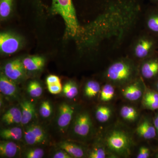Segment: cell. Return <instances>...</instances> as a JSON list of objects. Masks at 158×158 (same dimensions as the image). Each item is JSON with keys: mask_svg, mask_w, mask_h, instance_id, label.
I'll list each match as a JSON object with an SVG mask.
<instances>
[{"mask_svg": "<svg viewBox=\"0 0 158 158\" xmlns=\"http://www.w3.org/2000/svg\"><path fill=\"white\" fill-rule=\"evenodd\" d=\"M158 47V38L151 34L139 37L133 47V53L136 58L144 59L151 56Z\"/></svg>", "mask_w": 158, "mask_h": 158, "instance_id": "6da1fadb", "label": "cell"}, {"mask_svg": "<svg viewBox=\"0 0 158 158\" xmlns=\"http://www.w3.org/2000/svg\"><path fill=\"white\" fill-rule=\"evenodd\" d=\"M134 68L129 62L124 60L116 61L110 65L106 72L107 77L112 81L123 83L132 77Z\"/></svg>", "mask_w": 158, "mask_h": 158, "instance_id": "7a4b0ae2", "label": "cell"}, {"mask_svg": "<svg viewBox=\"0 0 158 158\" xmlns=\"http://www.w3.org/2000/svg\"><path fill=\"white\" fill-rule=\"evenodd\" d=\"M52 11L62 16L66 27H71L77 22L72 0H52Z\"/></svg>", "mask_w": 158, "mask_h": 158, "instance_id": "3957f363", "label": "cell"}, {"mask_svg": "<svg viewBox=\"0 0 158 158\" xmlns=\"http://www.w3.org/2000/svg\"><path fill=\"white\" fill-rule=\"evenodd\" d=\"M106 143L110 150L119 154L129 152L131 141L128 136L121 131H114L106 138Z\"/></svg>", "mask_w": 158, "mask_h": 158, "instance_id": "277c9868", "label": "cell"}, {"mask_svg": "<svg viewBox=\"0 0 158 158\" xmlns=\"http://www.w3.org/2000/svg\"><path fill=\"white\" fill-rule=\"evenodd\" d=\"M24 138L27 144L36 145L43 144L46 141L45 132L41 127L37 125H31L26 128Z\"/></svg>", "mask_w": 158, "mask_h": 158, "instance_id": "5b68a950", "label": "cell"}, {"mask_svg": "<svg viewBox=\"0 0 158 158\" xmlns=\"http://www.w3.org/2000/svg\"><path fill=\"white\" fill-rule=\"evenodd\" d=\"M21 45V40L16 35L9 33L0 34V49L3 53H14L18 50Z\"/></svg>", "mask_w": 158, "mask_h": 158, "instance_id": "8992f818", "label": "cell"}, {"mask_svg": "<svg viewBox=\"0 0 158 158\" xmlns=\"http://www.w3.org/2000/svg\"><path fill=\"white\" fill-rule=\"evenodd\" d=\"M92 127V122L89 114L83 112L77 115L74 120L73 131L76 135L85 137L89 135Z\"/></svg>", "mask_w": 158, "mask_h": 158, "instance_id": "52a82bcc", "label": "cell"}, {"mask_svg": "<svg viewBox=\"0 0 158 158\" xmlns=\"http://www.w3.org/2000/svg\"><path fill=\"white\" fill-rule=\"evenodd\" d=\"M74 107L73 106L64 102L59 107L57 117V125L59 129L65 131L69 126L74 113Z\"/></svg>", "mask_w": 158, "mask_h": 158, "instance_id": "ba28073f", "label": "cell"}, {"mask_svg": "<svg viewBox=\"0 0 158 158\" xmlns=\"http://www.w3.org/2000/svg\"><path fill=\"white\" fill-rule=\"evenodd\" d=\"M25 69L20 59H16L9 62L4 67V73L9 79L17 81L24 76Z\"/></svg>", "mask_w": 158, "mask_h": 158, "instance_id": "9c48e42d", "label": "cell"}, {"mask_svg": "<svg viewBox=\"0 0 158 158\" xmlns=\"http://www.w3.org/2000/svg\"><path fill=\"white\" fill-rule=\"evenodd\" d=\"M145 26L150 34L158 38V6L154 5L146 13Z\"/></svg>", "mask_w": 158, "mask_h": 158, "instance_id": "30bf717a", "label": "cell"}, {"mask_svg": "<svg viewBox=\"0 0 158 158\" xmlns=\"http://www.w3.org/2000/svg\"><path fill=\"white\" fill-rule=\"evenodd\" d=\"M0 91L4 95L10 97H16L18 94L17 87L14 81L3 72L0 75Z\"/></svg>", "mask_w": 158, "mask_h": 158, "instance_id": "8fae6325", "label": "cell"}, {"mask_svg": "<svg viewBox=\"0 0 158 158\" xmlns=\"http://www.w3.org/2000/svg\"><path fill=\"white\" fill-rule=\"evenodd\" d=\"M141 73L146 79H151L158 74V59L152 58L148 59L142 64Z\"/></svg>", "mask_w": 158, "mask_h": 158, "instance_id": "7c38bea8", "label": "cell"}, {"mask_svg": "<svg viewBox=\"0 0 158 158\" xmlns=\"http://www.w3.org/2000/svg\"><path fill=\"white\" fill-rule=\"evenodd\" d=\"M21 108V124L26 125L29 123L34 118L35 115V105L28 100H25L20 103Z\"/></svg>", "mask_w": 158, "mask_h": 158, "instance_id": "4fadbf2b", "label": "cell"}, {"mask_svg": "<svg viewBox=\"0 0 158 158\" xmlns=\"http://www.w3.org/2000/svg\"><path fill=\"white\" fill-rule=\"evenodd\" d=\"M22 119L21 110L15 107L8 110L2 117V121L6 125L21 123Z\"/></svg>", "mask_w": 158, "mask_h": 158, "instance_id": "5bb4252c", "label": "cell"}, {"mask_svg": "<svg viewBox=\"0 0 158 158\" xmlns=\"http://www.w3.org/2000/svg\"><path fill=\"white\" fill-rule=\"evenodd\" d=\"M137 132L140 137L145 139H151L156 136V129L149 121L145 120L137 127Z\"/></svg>", "mask_w": 158, "mask_h": 158, "instance_id": "9a60e30c", "label": "cell"}, {"mask_svg": "<svg viewBox=\"0 0 158 158\" xmlns=\"http://www.w3.org/2000/svg\"><path fill=\"white\" fill-rule=\"evenodd\" d=\"M22 62L26 70L30 71L40 70L45 64L44 59L38 56L27 57Z\"/></svg>", "mask_w": 158, "mask_h": 158, "instance_id": "2e32d148", "label": "cell"}, {"mask_svg": "<svg viewBox=\"0 0 158 158\" xmlns=\"http://www.w3.org/2000/svg\"><path fill=\"white\" fill-rule=\"evenodd\" d=\"M18 146L11 141H1L0 143V155L7 158L14 157L18 151Z\"/></svg>", "mask_w": 158, "mask_h": 158, "instance_id": "e0dca14e", "label": "cell"}, {"mask_svg": "<svg viewBox=\"0 0 158 158\" xmlns=\"http://www.w3.org/2000/svg\"><path fill=\"white\" fill-rule=\"evenodd\" d=\"M59 147L68 153L72 158H82L85 155V153L81 148L71 142L65 141L62 142L59 144Z\"/></svg>", "mask_w": 158, "mask_h": 158, "instance_id": "ac0fdd59", "label": "cell"}, {"mask_svg": "<svg viewBox=\"0 0 158 158\" xmlns=\"http://www.w3.org/2000/svg\"><path fill=\"white\" fill-rule=\"evenodd\" d=\"M0 135L6 141H18L22 138L23 131L19 127L5 129L1 131Z\"/></svg>", "mask_w": 158, "mask_h": 158, "instance_id": "d6986e66", "label": "cell"}, {"mask_svg": "<svg viewBox=\"0 0 158 158\" xmlns=\"http://www.w3.org/2000/svg\"><path fill=\"white\" fill-rule=\"evenodd\" d=\"M142 93L141 88L137 83L128 85L125 88L123 91L124 97L131 101H135L140 98Z\"/></svg>", "mask_w": 158, "mask_h": 158, "instance_id": "ffe728a7", "label": "cell"}, {"mask_svg": "<svg viewBox=\"0 0 158 158\" xmlns=\"http://www.w3.org/2000/svg\"><path fill=\"white\" fill-rule=\"evenodd\" d=\"M144 106L150 110L158 109V93L153 90H148L145 93L143 98Z\"/></svg>", "mask_w": 158, "mask_h": 158, "instance_id": "44dd1931", "label": "cell"}, {"mask_svg": "<svg viewBox=\"0 0 158 158\" xmlns=\"http://www.w3.org/2000/svg\"><path fill=\"white\" fill-rule=\"evenodd\" d=\"M100 90V86L98 82L90 81L87 82L85 88V94L88 98L96 96Z\"/></svg>", "mask_w": 158, "mask_h": 158, "instance_id": "7402d4cb", "label": "cell"}, {"mask_svg": "<svg viewBox=\"0 0 158 158\" xmlns=\"http://www.w3.org/2000/svg\"><path fill=\"white\" fill-rule=\"evenodd\" d=\"M63 93L67 98H74L78 94V89L75 83L72 81H69L65 83L63 86Z\"/></svg>", "mask_w": 158, "mask_h": 158, "instance_id": "603a6c76", "label": "cell"}, {"mask_svg": "<svg viewBox=\"0 0 158 158\" xmlns=\"http://www.w3.org/2000/svg\"><path fill=\"white\" fill-rule=\"evenodd\" d=\"M111 113V110L108 107L101 106L97 109L95 116L99 122L104 123L109 120Z\"/></svg>", "mask_w": 158, "mask_h": 158, "instance_id": "cb8c5ba5", "label": "cell"}, {"mask_svg": "<svg viewBox=\"0 0 158 158\" xmlns=\"http://www.w3.org/2000/svg\"><path fill=\"white\" fill-rule=\"evenodd\" d=\"M122 117L128 121H134L138 116V113L135 108L129 106H124L120 110Z\"/></svg>", "mask_w": 158, "mask_h": 158, "instance_id": "d4e9b609", "label": "cell"}, {"mask_svg": "<svg viewBox=\"0 0 158 158\" xmlns=\"http://www.w3.org/2000/svg\"><path fill=\"white\" fill-rule=\"evenodd\" d=\"M13 0H0V16L1 19H6L10 15Z\"/></svg>", "mask_w": 158, "mask_h": 158, "instance_id": "484cf974", "label": "cell"}, {"mask_svg": "<svg viewBox=\"0 0 158 158\" xmlns=\"http://www.w3.org/2000/svg\"><path fill=\"white\" fill-rule=\"evenodd\" d=\"M29 95L34 98H38L42 94L43 89L41 85L37 81H32L29 83L27 87Z\"/></svg>", "mask_w": 158, "mask_h": 158, "instance_id": "4316f807", "label": "cell"}, {"mask_svg": "<svg viewBox=\"0 0 158 158\" xmlns=\"http://www.w3.org/2000/svg\"><path fill=\"white\" fill-rule=\"evenodd\" d=\"M115 89L112 85L107 84L102 89L101 93V100L102 101H110L114 96Z\"/></svg>", "mask_w": 158, "mask_h": 158, "instance_id": "83f0119b", "label": "cell"}, {"mask_svg": "<svg viewBox=\"0 0 158 158\" xmlns=\"http://www.w3.org/2000/svg\"><path fill=\"white\" fill-rule=\"evenodd\" d=\"M52 112V105L49 101L43 102L39 109V113L43 118H47L50 116Z\"/></svg>", "mask_w": 158, "mask_h": 158, "instance_id": "f1b7e54d", "label": "cell"}, {"mask_svg": "<svg viewBox=\"0 0 158 158\" xmlns=\"http://www.w3.org/2000/svg\"><path fill=\"white\" fill-rule=\"evenodd\" d=\"M44 154V151L40 148H34L30 149L25 153L27 158H41Z\"/></svg>", "mask_w": 158, "mask_h": 158, "instance_id": "f546056e", "label": "cell"}, {"mask_svg": "<svg viewBox=\"0 0 158 158\" xmlns=\"http://www.w3.org/2000/svg\"><path fill=\"white\" fill-rule=\"evenodd\" d=\"M90 158H105L106 157V152L105 150L101 148H97L91 151L89 153Z\"/></svg>", "mask_w": 158, "mask_h": 158, "instance_id": "4dcf8cb0", "label": "cell"}, {"mask_svg": "<svg viewBox=\"0 0 158 158\" xmlns=\"http://www.w3.org/2000/svg\"><path fill=\"white\" fill-rule=\"evenodd\" d=\"M47 86L49 91L52 94L60 93L62 90L61 82L52 85H47Z\"/></svg>", "mask_w": 158, "mask_h": 158, "instance_id": "1f68e13d", "label": "cell"}, {"mask_svg": "<svg viewBox=\"0 0 158 158\" xmlns=\"http://www.w3.org/2000/svg\"><path fill=\"white\" fill-rule=\"evenodd\" d=\"M149 150L147 148L142 147L139 149L137 157L138 158H147L149 156Z\"/></svg>", "mask_w": 158, "mask_h": 158, "instance_id": "d6a6232c", "label": "cell"}, {"mask_svg": "<svg viewBox=\"0 0 158 158\" xmlns=\"http://www.w3.org/2000/svg\"><path fill=\"white\" fill-rule=\"evenodd\" d=\"M60 82H60V79L57 76L51 75L47 78L46 83L47 85H52V84H56Z\"/></svg>", "mask_w": 158, "mask_h": 158, "instance_id": "836d02e7", "label": "cell"}, {"mask_svg": "<svg viewBox=\"0 0 158 158\" xmlns=\"http://www.w3.org/2000/svg\"><path fill=\"white\" fill-rule=\"evenodd\" d=\"M54 158H71V156L65 151L62 150L57 152L53 156Z\"/></svg>", "mask_w": 158, "mask_h": 158, "instance_id": "e575fe53", "label": "cell"}, {"mask_svg": "<svg viewBox=\"0 0 158 158\" xmlns=\"http://www.w3.org/2000/svg\"><path fill=\"white\" fill-rule=\"evenodd\" d=\"M154 126L158 131V116L156 117L154 121Z\"/></svg>", "mask_w": 158, "mask_h": 158, "instance_id": "d590c367", "label": "cell"}, {"mask_svg": "<svg viewBox=\"0 0 158 158\" xmlns=\"http://www.w3.org/2000/svg\"><path fill=\"white\" fill-rule=\"evenodd\" d=\"M154 5L158 6V0H150Z\"/></svg>", "mask_w": 158, "mask_h": 158, "instance_id": "8d00e7d4", "label": "cell"}, {"mask_svg": "<svg viewBox=\"0 0 158 158\" xmlns=\"http://www.w3.org/2000/svg\"><path fill=\"white\" fill-rule=\"evenodd\" d=\"M156 87L157 88V90H158V82H157V83Z\"/></svg>", "mask_w": 158, "mask_h": 158, "instance_id": "74e56055", "label": "cell"}, {"mask_svg": "<svg viewBox=\"0 0 158 158\" xmlns=\"http://www.w3.org/2000/svg\"></svg>", "mask_w": 158, "mask_h": 158, "instance_id": "f35d334b", "label": "cell"}]
</instances>
